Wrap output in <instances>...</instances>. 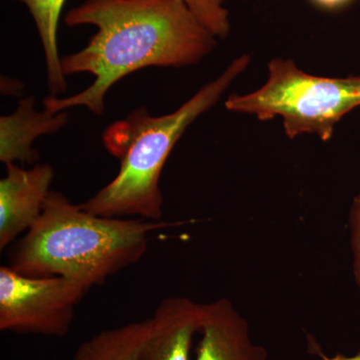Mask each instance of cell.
I'll list each match as a JSON object with an SVG mask.
<instances>
[{"mask_svg": "<svg viewBox=\"0 0 360 360\" xmlns=\"http://www.w3.org/2000/svg\"><path fill=\"white\" fill-rule=\"evenodd\" d=\"M250 65L248 54L233 59L221 75L174 112L153 116L141 108L108 127L103 135V144L120 160V172L80 206L99 217H137L161 221L163 196L160 180L168 156L187 127L214 106Z\"/></svg>", "mask_w": 360, "mask_h": 360, "instance_id": "3957f363", "label": "cell"}, {"mask_svg": "<svg viewBox=\"0 0 360 360\" xmlns=\"http://www.w3.org/2000/svg\"><path fill=\"white\" fill-rule=\"evenodd\" d=\"M6 174L0 180V250L30 231L41 215L51 193L54 169L47 163L22 168L16 163L6 165Z\"/></svg>", "mask_w": 360, "mask_h": 360, "instance_id": "8992f818", "label": "cell"}, {"mask_svg": "<svg viewBox=\"0 0 360 360\" xmlns=\"http://www.w3.org/2000/svg\"><path fill=\"white\" fill-rule=\"evenodd\" d=\"M194 15L210 32L219 39H225L231 32L229 11L224 0H184Z\"/></svg>", "mask_w": 360, "mask_h": 360, "instance_id": "7c38bea8", "label": "cell"}, {"mask_svg": "<svg viewBox=\"0 0 360 360\" xmlns=\"http://www.w3.org/2000/svg\"><path fill=\"white\" fill-rule=\"evenodd\" d=\"M319 354H321L322 360H360V352L354 355H350V356L340 354H336L335 356H326V355L322 354L321 352Z\"/></svg>", "mask_w": 360, "mask_h": 360, "instance_id": "2e32d148", "label": "cell"}, {"mask_svg": "<svg viewBox=\"0 0 360 360\" xmlns=\"http://www.w3.org/2000/svg\"><path fill=\"white\" fill-rule=\"evenodd\" d=\"M259 89L231 94L225 108L232 112L255 115L265 122L281 118L290 139L316 135L322 141L333 137L335 125L360 106V77H328L310 75L290 58H274Z\"/></svg>", "mask_w": 360, "mask_h": 360, "instance_id": "277c9868", "label": "cell"}, {"mask_svg": "<svg viewBox=\"0 0 360 360\" xmlns=\"http://www.w3.org/2000/svg\"><path fill=\"white\" fill-rule=\"evenodd\" d=\"M65 22L97 28L84 49L61 58L65 77L89 73L94 80L75 96L46 97L44 110L51 112L85 108L101 115L106 94L122 78L150 66L198 65L217 45L184 0H86Z\"/></svg>", "mask_w": 360, "mask_h": 360, "instance_id": "6da1fadb", "label": "cell"}, {"mask_svg": "<svg viewBox=\"0 0 360 360\" xmlns=\"http://www.w3.org/2000/svg\"><path fill=\"white\" fill-rule=\"evenodd\" d=\"M34 96L21 99L18 108L11 115L0 118V161L4 165L34 163L39 153L32 148L37 139L56 134L68 122V110L42 112L34 108Z\"/></svg>", "mask_w": 360, "mask_h": 360, "instance_id": "9c48e42d", "label": "cell"}, {"mask_svg": "<svg viewBox=\"0 0 360 360\" xmlns=\"http://www.w3.org/2000/svg\"><path fill=\"white\" fill-rule=\"evenodd\" d=\"M25 4L32 14L44 51L47 82L51 96L66 90L65 75L61 68L58 49L59 18L65 0H18Z\"/></svg>", "mask_w": 360, "mask_h": 360, "instance_id": "8fae6325", "label": "cell"}, {"mask_svg": "<svg viewBox=\"0 0 360 360\" xmlns=\"http://www.w3.org/2000/svg\"><path fill=\"white\" fill-rule=\"evenodd\" d=\"M172 225L99 217L51 191L39 219L11 251L8 266L23 276L68 277L91 288L139 262L149 236Z\"/></svg>", "mask_w": 360, "mask_h": 360, "instance_id": "7a4b0ae2", "label": "cell"}, {"mask_svg": "<svg viewBox=\"0 0 360 360\" xmlns=\"http://www.w3.org/2000/svg\"><path fill=\"white\" fill-rule=\"evenodd\" d=\"M201 336L194 360H267L262 345L253 342L250 326L231 300L203 303Z\"/></svg>", "mask_w": 360, "mask_h": 360, "instance_id": "ba28073f", "label": "cell"}, {"mask_svg": "<svg viewBox=\"0 0 360 360\" xmlns=\"http://www.w3.org/2000/svg\"><path fill=\"white\" fill-rule=\"evenodd\" d=\"M89 286L63 276L30 277L0 267V330L63 338Z\"/></svg>", "mask_w": 360, "mask_h": 360, "instance_id": "5b68a950", "label": "cell"}, {"mask_svg": "<svg viewBox=\"0 0 360 360\" xmlns=\"http://www.w3.org/2000/svg\"><path fill=\"white\" fill-rule=\"evenodd\" d=\"M22 89V84L18 82V80L7 77L2 78L1 79V89L6 94H9V96L20 94Z\"/></svg>", "mask_w": 360, "mask_h": 360, "instance_id": "5bb4252c", "label": "cell"}, {"mask_svg": "<svg viewBox=\"0 0 360 360\" xmlns=\"http://www.w3.org/2000/svg\"><path fill=\"white\" fill-rule=\"evenodd\" d=\"M311 1L314 2L315 6L321 7V8L333 11V9L347 6L350 0H311Z\"/></svg>", "mask_w": 360, "mask_h": 360, "instance_id": "9a60e30c", "label": "cell"}, {"mask_svg": "<svg viewBox=\"0 0 360 360\" xmlns=\"http://www.w3.org/2000/svg\"><path fill=\"white\" fill-rule=\"evenodd\" d=\"M348 233L352 255V274L360 290V191L354 196L348 213Z\"/></svg>", "mask_w": 360, "mask_h": 360, "instance_id": "4fadbf2b", "label": "cell"}, {"mask_svg": "<svg viewBox=\"0 0 360 360\" xmlns=\"http://www.w3.org/2000/svg\"><path fill=\"white\" fill-rule=\"evenodd\" d=\"M149 319L105 329L80 343L72 360H139Z\"/></svg>", "mask_w": 360, "mask_h": 360, "instance_id": "30bf717a", "label": "cell"}, {"mask_svg": "<svg viewBox=\"0 0 360 360\" xmlns=\"http://www.w3.org/2000/svg\"><path fill=\"white\" fill-rule=\"evenodd\" d=\"M205 304L184 296L167 297L149 317L139 360H191L195 335L200 333Z\"/></svg>", "mask_w": 360, "mask_h": 360, "instance_id": "52a82bcc", "label": "cell"}]
</instances>
